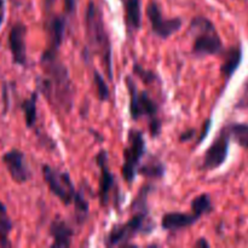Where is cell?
<instances>
[{"label": "cell", "instance_id": "22", "mask_svg": "<svg viewBox=\"0 0 248 248\" xmlns=\"http://www.w3.org/2000/svg\"><path fill=\"white\" fill-rule=\"evenodd\" d=\"M230 138L244 149H248V124L232 123L225 125Z\"/></svg>", "mask_w": 248, "mask_h": 248}, {"label": "cell", "instance_id": "28", "mask_svg": "<svg viewBox=\"0 0 248 248\" xmlns=\"http://www.w3.org/2000/svg\"><path fill=\"white\" fill-rule=\"evenodd\" d=\"M64 6H65L64 7L65 14L70 17L73 14H74L75 10H77V0H65Z\"/></svg>", "mask_w": 248, "mask_h": 248}, {"label": "cell", "instance_id": "10", "mask_svg": "<svg viewBox=\"0 0 248 248\" xmlns=\"http://www.w3.org/2000/svg\"><path fill=\"white\" fill-rule=\"evenodd\" d=\"M96 164L101 171L99 176V186H98V199L99 205L102 207H107L110 202L111 194H118V183H116V177L110 171L108 160V152L104 149L99 150L98 154L94 157Z\"/></svg>", "mask_w": 248, "mask_h": 248}, {"label": "cell", "instance_id": "12", "mask_svg": "<svg viewBox=\"0 0 248 248\" xmlns=\"http://www.w3.org/2000/svg\"><path fill=\"white\" fill-rule=\"evenodd\" d=\"M1 161L15 183L24 184L31 178V171L27 162L26 154L22 150L12 148L2 155Z\"/></svg>", "mask_w": 248, "mask_h": 248}, {"label": "cell", "instance_id": "17", "mask_svg": "<svg viewBox=\"0 0 248 248\" xmlns=\"http://www.w3.org/2000/svg\"><path fill=\"white\" fill-rule=\"evenodd\" d=\"M125 11V26L127 35L133 36L142 27V6L140 0H121Z\"/></svg>", "mask_w": 248, "mask_h": 248}, {"label": "cell", "instance_id": "5", "mask_svg": "<svg viewBox=\"0 0 248 248\" xmlns=\"http://www.w3.org/2000/svg\"><path fill=\"white\" fill-rule=\"evenodd\" d=\"M189 28L194 33V56L206 57L222 55L224 51L223 40L211 19L205 16H196L191 19Z\"/></svg>", "mask_w": 248, "mask_h": 248}, {"label": "cell", "instance_id": "30", "mask_svg": "<svg viewBox=\"0 0 248 248\" xmlns=\"http://www.w3.org/2000/svg\"><path fill=\"white\" fill-rule=\"evenodd\" d=\"M194 246L207 248V247H210V244H208V241L205 239V237H200V239L195 242V245H194Z\"/></svg>", "mask_w": 248, "mask_h": 248}, {"label": "cell", "instance_id": "27", "mask_svg": "<svg viewBox=\"0 0 248 248\" xmlns=\"http://www.w3.org/2000/svg\"><path fill=\"white\" fill-rule=\"evenodd\" d=\"M196 130L195 128H189V130L184 131L179 136V142H189V140H193V137H195Z\"/></svg>", "mask_w": 248, "mask_h": 248}, {"label": "cell", "instance_id": "11", "mask_svg": "<svg viewBox=\"0 0 248 248\" xmlns=\"http://www.w3.org/2000/svg\"><path fill=\"white\" fill-rule=\"evenodd\" d=\"M27 33L28 28L23 22H16L11 27L7 36V45L11 52L12 63L18 67H28V55H27Z\"/></svg>", "mask_w": 248, "mask_h": 248}, {"label": "cell", "instance_id": "9", "mask_svg": "<svg viewBox=\"0 0 248 248\" xmlns=\"http://www.w3.org/2000/svg\"><path fill=\"white\" fill-rule=\"evenodd\" d=\"M230 140H232V138H230L227 127L224 126L219 131L217 137L215 138L212 144L206 150L205 155H203L201 170H203V171H215V170L219 169L228 159Z\"/></svg>", "mask_w": 248, "mask_h": 248}, {"label": "cell", "instance_id": "13", "mask_svg": "<svg viewBox=\"0 0 248 248\" xmlns=\"http://www.w3.org/2000/svg\"><path fill=\"white\" fill-rule=\"evenodd\" d=\"M68 15L63 16H53L46 23V31L48 35V43L46 48L44 50L43 55L48 57H56L60 56V48L64 40L65 31L68 26Z\"/></svg>", "mask_w": 248, "mask_h": 248}, {"label": "cell", "instance_id": "14", "mask_svg": "<svg viewBox=\"0 0 248 248\" xmlns=\"http://www.w3.org/2000/svg\"><path fill=\"white\" fill-rule=\"evenodd\" d=\"M75 232L65 220L56 218L48 227V235L52 237V248H69L72 246Z\"/></svg>", "mask_w": 248, "mask_h": 248}, {"label": "cell", "instance_id": "3", "mask_svg": "<svg viewBox=\"0 0 248 248\" xmlns=\"http://www.w3.org/2000/svg\"><path fill=\"white\" fill-rule=\"evenodd\" d=\"M132 217L125 223L111 227L104 239L107 247L133 246L130 242L138 235H150L155 229V223L149 215L147 205L131 206Z\"/></svg>", "mask_w": 248, "mask_h": 248}, {"label": "cell", "instance_id": "7", "mask_svg": "<svg viewBox=\"0 0 248 248\" xmlns=\"http://www.w3.org/2000/svg\"><path fill=\"white\" fill-rule=\"evenodd\" d=\"M43 177L51 194H53L64 206L73 205L79 191L75 189L68 172L53 169L50 165H44Z\"/></svg>", "mask_w": 248, "mask_h": 248}, {"label": "cell", "instance_id": "21", "mask_svg": "<svg viewBox=\"0 0 248 248\" xmlns=\"http://www.w3.org/2000/svg\"><path fill=\"white\" fill-rule=\"evenodd\" d=\"M190 207L191 212H193L194 215L198 216L199 218L212 213L213 208H215L213 207L212 199H211V196L206 193L200 194V195H198L196 198H194L190 203Z\"/></svg>", "mask_w": 248, "mask_h": 248}, {"label": "cell", "instance_id": "18", "mask_svg": "<svg viewBox=\"0 0 248 248\" xmlns=\"http://www.w3.org/2000/svg\"><path fill=\"white\" fill-rule=\"evenodd\" d=\"M40 92L36 91L31 92L28 98L23 99L21 103V109L23 111L24 123H26L27 128H33L35 126L36 120H38V98Z\"/></svg>", "mask_w": 248, "mask_h": 248}, {"label": "cell", "instance_id": "4", "mask_svg": "<svg viewBox=\"0 0 248 248\" xmlns=\"http://www.w3.org/2000/svg\"><path fill=\"white\" fill-rule=\"evenodd\" d=\"M126 87H127L128 97H130V116L133 121H138L140 119H147L149 124L150 136L156 138L161 133L162 123L159 116V106L156 102L149 96L147 91H140L136 85L135 80L127 75L125 78Z\"/></svg>", "mask_w": 248, "mask_h": 248}, {"label": "cell", "instance_id": "16", "mask_svg": "<svg viewBox=\"0 0 248 248\" xmlns=\"http://www.w3.org/2000/svg\"><path fill=\"white\" fill-rule=\"evenodd\" d=\"M222 65H220V74L224 79L225 85L234 77L235 72L239 69L242 62V47L240 45L232 46L223 51Z\"/></svg>", "mask_w": 248, "mask_h": 248}, {"label": "cell", "instance_id": "26", "mask_svg": "<svg viewBox=\"0 0 248 248\" xmlns=\"http://www.w3.org/2000/svg\"><path fill=\"white\" fill-rule=\"evenodd\" d=\"M211 126H212V120H211V119H207V120H206L205 123H203L202 130H201L200 136H199L198 142H196V145L201 144V142H202V140H205L206 137H207L208 133H210V131H211Z\"/></svg>", "mask_w": 248, "mask_h": 248}, {"label": "cell", "instance_id": "24", "mask_svg": "<svg viewBox=\"0 0 248 248\" xmlns=\"http://www.w3.org/2000/svg\"><path fill=\"white\" fill-rule=\"evenodd\" d=\"M133 73H135V75H137L143 82H145V84L148 85L153 84V82L159 80V78H157V75L155 74L154 72L145 69V68H143L140 63H135V64H133Z\"/></svg>", "mask_w": 248, "mask_h": 248}, {"label": "cell", "instance_id": "20", "mask_svg": "<svg viewBox=\"0 0 248 248\" xmlns=\"http://www.w3.org/2000/svg\"><path fill=\"white\" fill-rule=\"evenodd\" d=\"M14 229V222L10 218L7 207L2 201H0V247H11L10 234Z\"/></svg>", "mask_w": 248, "mask_h": 248}, {"label": "cell", "instance_id": "15", "mask_svg": "<svg viewBox=\"0 0 248 248\" xmlns=\"http://www.w3.org/2000/svg\"><path fill=\"white\" fill-rule=\"evenodd\" d=\"M199 220H200V218L194 215L193 212H169L162 216L161 227L166 232H176L193 227Z\"/></svg>", "mask_w": 248, "mask_h": 248}, {"label": "cell", "instance_id": "25", "mask_svg": "<svg viewBox=\"0 0 248 248\" xmlns=\"http://www.w3.org/2000/svg\"><path fill=\"white\" fill-rule=\"evenodd\" d=\"M236 109H248V78L245 80L244 85H242L241 94H240L239 99H237L236 104H235Z\"/></svg>", "mask_w": 248, "mask_h": 248}, {"label": "cell", "instance_id": "2", "mask_svg": "<svg viewBox=\"0 0 248 248\" xmlns=\"http://www.w3.org/2000/svg\"><path fill=\"white\" fill-rule=\"evenodd\" d=\"M85 33H86V57L96 55L101 60L109 80H113V47L110 36L104 23L103 15L93 1H90L85 11Z\"/></svg>", "mask_w": 248, "mask_h": 248}, {"label": "cell", "instance_id": "8", "mask_svg": "<svg viewBox=\"0 0 248 248\" xmlns=\"http://www.w3.org/2000/svg\"><path fill=\"white\" fill-rule=\"evenodd\" d=\"M145 14H147L150 28H152L154 35L162 39V40L171 38L173 34L181 31L182 26H183V21L178 17H176V18H165L162 16L161 9H160V6L155 0H152L148 4Z\"/></svg>", "mask_w": 248, "mask_h": 248}, {"label": "cell", "instance_id": "23", "mask_svg": "<svg viewBox=\"0 0 248 248\" xmlns=\"http://www.w3.org/2000/svg\"><path fill=\"white\" fill-rule=\"evenodd\" d=\"M93 84L96 89V96L101 102H107L110 98V90L103 75L98 70H93Z\"/></svg>", "mask_w": 248, "mask_h": 248}, {"label": "cell", "instance_id": "31", "mask_svg": "<svg viewBox=\"0 0 248 248\" xmlns=\"http://www.w3.org/2000/svg\"><path fill=\"white\" fill-rule=\"evenodd\" d=\"M55 2H56V0H43V5H44V9L45 10H50L51 7L53 6V5H55Z\"/></svg>", "mask_w": 248, "mask_h": 248}, {"label": "cell", "instance_id": "6", "mask_svg": "<svg viewBox=\"0 0 248 248\" xmlns=\"http://www.w3.org/2000/svg\"><path fill=\"white\" fill-rule=\"evenodd\" d=\"M147 150L145 138L140 130L131 128L127 133V142L124 148V164L121 167V174L127 184H132L138 174L143 157Z\"/></svg>", "mask_w": 248, "mask_h": 248}, {"label": "cell", "instance_id": "29", "mask_svg": "<svg viewBox=\"0 0 248 248\" xmlns=\"http://www.w3.org/2000/svg\"><path fill=\"white\" fill-rule=\"evenodd\" d=\"M5 14H6V4H5V0H0V29L5 21Z\"/></svg>", "mask_w": 248, "mask_h": 248}, {"label": "cell", "instance_id": "19", "mask_svg": "<svg viewBox=\"0 0 248 248\" xmlns=\"http://www.w3.org/2000/svg\"><path fill=\"white\" fill-rule=\"evenodd\" d=\"M165 170L166 167H165L164 162L152 156L144 162V165H140L138 169V174L149 181H159V179L164 178Z\"/></svg>", "mask_w": 248, "mask_h": 248}, {"label": "cell", "instance_id": "1", "mask_svg": "<svg viewBox=\"0 0 248 248\" xmlns=\"http://www.w3.org/2000/svg\"><path fill=\"white\" fill-rule=\"evenodd\" d=\"M43 77L36 79V90L57 111L68 114L74 103V86L68 67L58 57H40Z\"/></svg>", "mask_w": 248, "mask_h": 248}]
</instances>
